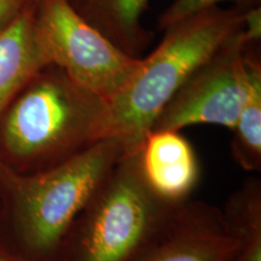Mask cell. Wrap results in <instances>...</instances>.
Returning a JSON list of instances; mask_svg holds the SVG:
<instances>
[{
	"label": "cell",
	"instance_id": "1",
	"mask_svg": "<svg viewBox=\"0 0 261 261\" xmlns=\"http://www.w3.org/2000/svg\"><path fill=\"white\" fill-rule=\"evenodd\" d=\"M122 158L121 145L108 138L33 174L0 166V247L24 261H57L74 224Z\"/></svg>",
	"mask_w": 261,
	"mask_h": 261
},
{
	"label": "cell",
	"instance_id": "2",
	"mask_svg": "<svg viewBox=\"0 0 261 261\" xmlns=\"http://www.w3.org/2000/svg\"><path fill=\"white\" fill-rule=\"evenodd\" d=\"M107 116L106 98L48 64L0 114V166L17 174L55 167L107 139Z\"/></svg>",
	"mask_w": 261,
	"mask_h": 261
},
{
	"label": "cell",
	"instance_id": "3",
	"mask_svg": "<svg viewBox=\"0 0 261 261\" xmlns=\"http://www.w3.org/2000/svg\"><path fill=\"white\" fill-rule=\"evenodd\" d=\"M249 9L213 6L163 31L159 46L142 58L128 83L107 100V139L121 145L123 158L139 151L163 108L188 77L243 27Z\"/></svg>",
	"mask_w": 261,
	"mask_h": 261
},
{
	"label": "cell",
	"instance_id": "4",
	"mask_svg": "<svg viewBox=\"0 0 261 261\" xmlns=\"http://www.w3.org/2000/svg\"><path fill=\"white\" fill-rule=\"evenodd\" d=\"M174 205L160 201L146 187L138 152L126 156L116 163L74 224L62 248L69 250L60 254H67L68 261H132Z\"/></svg>",
	"mask_w": 261,
	"mask_h": 261
},
{
	"label": "cell",
	"instance_id": "5",
	"mask_svg": "<svg viewBox=\"0 0 261 261\" xmlns=\"http://www.w3.org/2000/svg\"><path fill=\"white\" fill-rule=\"evenodd\" d=\"M35 23L50 63L84 89L110 99L138 69L129 56L81 16L71 0H34Z\"/></svg>",
	"mask_w": 261,
	"mask_h": 261
},
{
	"label": "cell",
	"instance_id": "6",
	"mask_svg": "<svg viewBox=\"0 0 261 261\" xmlns=\"http://www.w3.org/2000/svg\"><path fill=\"white\" fill-rule=\"evenodd\" d=\"M252 38L244 24L188 77L163 108L155 130H179L194 125L232 129L246 98V48Z\"/></svg>",
	"mask_w": 261,
	"mask_h": 261
},
{
	"label": "cell",
	"instance_id": "7",
	"mask_svg": "<svg viewBox=\"0 0 261 261\" xmlns=\"http://www.w3.org/2000/svg\"><path fill=\"white\" fill-rule=\"evenodd\" d=\"M240 248L223 214L208 205L179 203L132 261H233Z\"/></svg>",
	"mask_w": 261,
	"mask_h": 261
},
{
	"label": "cell",
	"instance_id": "8",
	"mask_svg": "<svg viewBox=\"0 0 261 261\" xmlns=\"http://www.w3.org/2000/svg\"><path fill=\"white\" fill-rule=\"evenodd\" d=\"M143 180L160 201L182 203L197 185L200 163L194 148L179 130H155L138 151Z\"/></svg>",
	"mask_w": 261,
	"mask_h": 261
},
{
	"label": "cell",
	"instance_id": "9",
	"mask_svg": "<svg viewBox=\"0 0 261 261\" xmlns=\"http://www.w3.org/2000/svg\"><path fill=\"white\" fill-rule=\"evenodd\" d=\"M51 64L35 23L34 0L0 27V114L29 80Z\"/></svg>",
	"mask_w": 261,
	"mask_h": 261
},
{
	"label": "cell",
	"instance_id": "10",
	"mask_svg": "<svg viewBox=\"0 0 261 261\" xmlns=\"http://www.w3.org/2000/svg\"><path fill=\"white\" fill-rule=\"evenodd\" d=\"M89 23L129 56L139 57L152 40L143 27L148 0H71Z\"/></svg>",
	"mask_w": 261,
	"mask_h": 261
},
{
	"label": "cell",
	"instance_id": "11",
	"mask_svg": "<svg viewBox=\"0 0 261 261\" xmlns=\"http://www.w3.org/2000/svg\"><path fill=\"white\" fill-rule=\"evenodd\" d=\"M248 86L232 132V155L246 171L261 167V57L259 41L246 48Z\"/></svg>",
	"mask_w": 261,
	"mask_h": 261
},
{
	"label": "cell",
	"instance_id": "12",
	"mask_svg": "<svg viewBox=\"0 0 261 261\" xmlns=\"http://www.w3.org/2000/svg\"><path fill=\"white\" fill-rule=\"evenodd\" d=\"M241 248L233 261H261V191L260 181L247 182L230 198L223 214Z\"/></svg>",
	"mask_w": 261,
	"mask_h": 261
},
{
	"label": "cell",
	"instance_id": "13",
	"mask_svg": "<svg viewBox=\"0 0 261 261\" xmlns=\"http://www.w3.org/2000/svg\"><path fill=\"white\" fill-rule=\"evenodd\" d=\"M224 2H232L234 5L253 8L259 5L260 0H174L159 17V28L165 31L169 25L177 23L189 16L218 6Z\"/></svg>",
	"mask_w": 261,
	"mask_h": 261
},
{
	"label": "cell",
	"instance_id": "14",
	"mask_svg": "<svg viewBox=\"0 0 261 261\" xmlns=\"http://www.w3.org/2000/svg\"><path fill=\"white\" fill-rule=\"evenodd\" d=\"M27 3L28 0H0V27L14 18Z\"/></svg>",
	"mask_w": 261,
	"mask_h": 261
},
{
	"label": "cell",
	"instance_id": "15",
	"mask_svg": "<svg viewBox=\"0 0 261 261\" xmlns=\"http://www.w3.org/2000/svg\"><path fill=\"white\" fill-rule=\"evenodd\" d=\"M0 261H24V260L12 255V254L8 253L6 250H4L2 247H0Z\"/></svg>",
	"mask_w": 261,
	"mask_h": 261
}]
</instances>
